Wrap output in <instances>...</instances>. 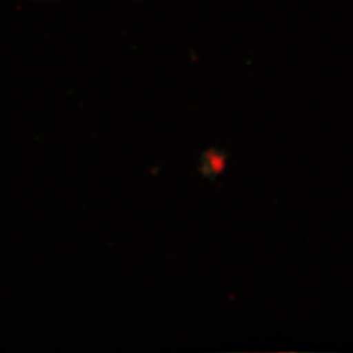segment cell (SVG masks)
<instances>
[{"label":"cell","instance_id":"1","mask_svg":"<svg viewBox=\"0 0 353 353\" xmlns=\"http://www.w3.org/2000/svg\"><path fill=\"white\" fill-rule=\"evenodd\" d=\"M228 165V156L225 152L219 148H208L201 156L199 172L204 178L211 181L217 176H223Z\"/></svg>","mask_w":353,"mask_h":353}]
</instances>
